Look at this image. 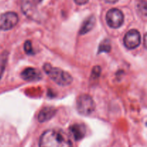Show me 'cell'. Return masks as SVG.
Listing matches in <instances>:
<instances>
[{"label": "cell", "instance_id": "cell-1", "mask_svg": "<svg viewBox=\"0 0 147 147\" xmlns=\"http://www.w3.org/2000/svg\"><path fill=\"white\" fill-rule=\"evenodd\" d=\"M40 147H73L71 142L67 136L58 131H46L40 136Z\"/></svg>", "mask_w": 147, "mask_h": 147}, {"label": "cell", "instance_id": "cell-2", "mask_svg": "<svg viewBox=\"0 0 147 147\" xmlns=\"http://www.w3.org/2000/svg\"><path fill=\"white\" fill-rule=\"evenodd\" d=\"M43 70L53 81L60 86H68L73 82V78L68 73L58 67H53L49 63L43 65Z\"/></svg>", "mask_w": 147, "mask_h": 147}, {"label": "cell", "instance_id": "cell-3", "mask_svg": "<svg viewBox=\"0 0 147 147\" xmlns=\"http://www.w3.org/2000/svg\"><path fill=\"white\" fill-rule=\"evenodd\" d=\"M78 111L82 115H90L95 110V103L93 98L87 94L80 95L77 100Z\"/></svg>", "mask_w": 147, "mask_h": 147}, {"label": "cell", "instance_id": "cell-4", "mask_svg": "<svg viewBox=\"0 0 147 147\" xmlns=\"http://www.w3.org/2000/svg\"><path fill=\"white\" fill-rule=\"evenodd\" d=\"M124 16L123 12L118 9L113 8L109 10L106 14V22L111 28H119L123 24Z\"/></svg>", "mask_w": 147, "mask_h": 147}, {"label": "cell", "instance_id": "cell-5", "mask_svg": "<svg viewBox=\"0 0 147 147\" xmlns=\"http://www.w3.org/2000/svg\"><path fill=\"white\" fill-rule=\"evenodd\" d=\"M19 17L17 13L8 11L0 15V30H9L17 25Z\"/></svg>", "mask_w": 147, "mask_h": 147}, {"label": "cell", "instance_id": "cell-6", "mask_svg": "<svg viewBox=\"0 0 147 147\" xmlns=\"http://www.w3.org/2000/svg\"><path fill=\"white\" fill-rule=\"evenodd\" d=\"M141 43V34L136 30H131L128 32L123 38L125 47L130 50L136 48Z\"/></svg>", "mask_w": 147, "mask_h": 147}, {"label": "cell", "instance_id": "cell-7", "mask_svg": "<svg viewBox=\"0 0 147 147\" xmlns=\"http://www.w3.org/2000/svg\"><path fill=\"white\" fill-rule=\"evenodd\" d=\"M22 78L27 81H35L42 78V73L40 70L33 67H27L21 73Z\"/></svg>", "mask_w": 147, "mask_h": 147}, {"label": "cell", "instance_id": "cell-8", "mask_svg": "<svg viewBox=\"0 0 147 147\" xmlns=\"http://www.w3.org/2000/svg\"><path fill=\"white\" fill-rule=\"evenodd\" d=\"M56 110L53 107H45L39 113L37 119L40 122H45L51 119L55 114Z\"/></svg>", "mask_w": 147, "mask_h": 147}, {"label": "cell", "instance_id": "cell-9", "mask_svg": "<svg viewBox=\"0 0 147 147\" xmlns=\"http://www.w3.org/2000/svg\"><path fill=\"white\" fill-rule=\"evenodd\" d=\"M70 133L76 141L80 140L84 137L86 131H85V127L83 125L78 124V123L73 124L70 126Z\"/></svg>", "mask_w": 147, "mask_h": 147}, {"label": "cell", "instance_id": "cell-10", "mask_svg": "<svg viewBox=\"0 0 147 147\" xmlns=\"http://www.w3.org/2000/svg\"><path fill=\"white\" fill-rule=\"evenodd\" d=\"M95 24H96V18L93 16L89 17L88 18H87L83 22V24L80 27V34H84L90 32L93 28Z\"/></svg>", "mask_w": 147, "mask_h": 147}, {"label": "cell", "instance_id": "cell-11", "mask_svg": "<svg viewBox=\"0 0 147 147\" xmlns=\"http://www.w3.org/2000/svg\"><path fill=\"white\" fill-rule=\"evenodd\" d=\"M137 10L142 17H146V1L145 0H140L137 4Z\"/></svg>", "mask_w": 147, "mask_h": 147}, {"label": "cell", "instance_id": "cell-12", "mask_svg": "<svg viewBox=\"0 0 147 147\" xmlns=\"http://www.w3.org/2000/svg\"><path fill=\"white\" fill-rule=\"evenodd\" d=\"M111 49V43L109 40H105L104 41L100 43V46H99L98 51L99 53H103V52L109 53V52H110Z\"/></svg>", "mask_w": 147, "mask_h": 147}, {"label": "cell", "instance_id": "cell-13", "mask_svg": "<svg viewBox=\"0 0 147 147\" xmlns=\"http://www.w3.org/2000/svg\"><path fill=\"white\" fill-rule=\"evenodd\" d=\"M24 51L28 55H32L33 54V49L32 46V43L30 40H27V41L25 42L24 43Z\"/></svg>", "mask_w": 147, "mask_h": 147}, {"label": "cell", "instance_id": "cell-14", "mask_svg": "<svg viewBox=\"0 0 147 147\" xmlns=\"http://www.w3.org/2000/svg\"><path fill=\"white\" fill-rule=\"evenodd\" d=\"M74 1L78 5H83L88 2V0H74Z\"/></svg>", "mask_w": 147, "mask_h": 147}, {"label": "cell", "instance_id": "cell-15", "mask_svg": "<svg viewBox=\"0 0 147 147\" xmlns=\"http://www.w3.org/2000/svg\"><path fill=\"white\" fill-rule=\"evenodd\" d=\"M104 1L108 3H110V4H114V3L117 2L119 0H104Z\"/></svg>", "mask_w": 147, "mask_h": 147}, {"label": "cell", "instance_id": "cell-16", "mask_svg": "<svg viewBox=\"0 0 147 147\" xmlns=\"http://www.w3.org/2000/svg\"><path fill=\"white\" fill-rule=\"evenodd\" d=\"M42 1V0H33L34 3H35V4H40Z\"/></svg>", "mask_w": 147, "mask_h": 147}]
</instances>
